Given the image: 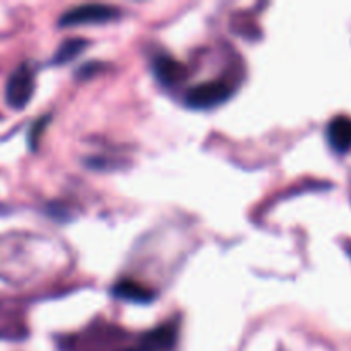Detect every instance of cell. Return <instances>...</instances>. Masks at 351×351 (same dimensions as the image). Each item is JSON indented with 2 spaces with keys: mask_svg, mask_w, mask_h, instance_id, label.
Wrapping results in <instances>:
<instances>
[{
  "mask_svg": "<svg viewBox=\"0 0 351 351\" xmlns=\"http://www.w3.org/2000/svg\"><path fill=\"white\" fill-rule=\"evenodd\" d=\"M34 93V71L23 64L10 74L5 84V101L10 108L23 110Z\"/></svg>",
  "mask_w": 351,
  "mask_h": 351,
  "instance_id": "3957f363",
  "label": "cell"
},
{
  "mask_svg": "<svg viewBox=\"0 0 351 351\" xmlns=\"http://www.w3.org/2000/svg\"><path fill=\"white\" fill-rule=\"evenodd\" d=\"M96 67H101V64H86V65H82L81 71H79V75H81L82 79H84V77H91V75L96 72L95 71Z\"/></svg>",
  "mask_w": 351,
  "mask_h": 351,
  "instance_id": "30bf717a",
  "label": "cell"
},
{
  "mask_svg": "<svg viewBox=\"0 0 351 351\" xmlns=\"http://www.w3.org/2000/svg\"><path fill=\"white\" fill-rule=\"evenodd\" d=\"M232 88L223 81H208L194 86L185 95V105L192 110H211L228 101Z\"/></svg>",
  "mask_w": 351,
  "mask_h": 351,
  "instance_id": "6da1fadb",
  "label": "cell"
},
{
  "mask_svg": "<svg viewBox=\"0 0 351 351\" xmlns=\"http://www.w3.org/2000/svg\"><path fill=\"white\" fill-rule=\"evenodd\" d=\"M112 293L115 298L132 302V304H153L156 298V293L153 290L134 280L117 281L112 288Z\"/></svg>",
  "mask_w": 351,
  "mask_h": 351,
  "instance_id": "52a82bcc",
  "label": "cell"
},
{
  "mask_svg": "<svg viewBox=\"0 0 351 351\" xmlns=\"http://www.w3.org/2000/svg\"><path fill=\"white\" fill-rule=\"evenodd\" d=\"M89 47V41L84 40V38H71V40H65L60 47L57 48L53 55V64L62 65L67 64V62L74 60L77 55H81L86 48Z\"/></svg>",
  "mask_w": 351,
  "mask_h": 351,
  "instance_id": "ba28073f",
  "label": "cell"
},
{
  "mask_svg": "<svg viewBox=\"0 0 351 351\" xmlns=\"http://www.w3.org/2000/svg\"><path fill=\"white\" fill-rule=\"evenodd\" d=\"M120 10L113 5L105 3H84L69 9L58 19V26H77V24H103L117 19Z\"/></svg>",
  "mask_w": 351,
  "mask_h": 351,
  "instance_id": "7a4b0ae2",
  "label": "cell"
},
{
  "mask_svg": "<svg viewBox=\"0 0 351 351\" xmlns=\"http://www.w3.org/2000/svg\"><path fill=\"white\" fill-rule=\"evenodd\" d=\"M175 343H177V328L165 324L146 332L137 346L120 351H171L175 348Z\"/></svg>",
  "mask_w": 351,
  "mask_h": 351,
  "instance_id": "277c9868",
  "label": "cell"
},
{
  "mask_svg": "<svg viewBox=\"0 0 351 351\" xmlns=\"http://www.w3.org/2000/svg\"><path fill=\"white\" fill-rule=\"evenodd\" d=\"M348 254H350V257H351V247L348 249Z\"/></svg>",
  "mask_w": 351,
  "mask_h": 351,
  "instance_id": "8fae6325",
  "label": "cell"
},
{
  "mask_svg": "<svg viewBox=\"0 0 351 351\" xmlns=\"http://www.w3.org/2000/svg\"><path fill=\"white\" fill-rule=\"evenodd\" d=\"M48 120H50V115L43 117V119H40L38 122H34L33 129L29 130V147L31 149H36V144H38V141H40L41 132H43L45 127H47Z\"/></svg>",
  "mask_w": 351,
  "mask_h": 351,
  "instance_id": "9c48e42d",
  "label": "cell"
},
{
  "mask_svg": "<svg viewBox=\"0 0 351 351\" xmlns=\"http://www.w3.org/2000/svg\"><path fill=\"white\" fill-rule=\"evenodd\" d=\"M151 69H153V74L158 79V82L167 86V88L180 84L187 77L185 65L182 62L175 60V58L168 57V55H158L153 64H151Z\"/></svg>",
  "mask_w": 351,
  "mask_h": 351,
  "instance_id": "5b68a950",
  "label": "cell"
},
{
  "mask_svg": "<svg viewBox=\"0 0 351 351\" xmlns=\"http://www.w3.org/2000/svg\"><path fill=\"white\" fill-rule=\"evenodd\" d=\"M326 137L331 149L338 154H345L351 149V119L339 115L329 122Z\"/></svg>",
  "mask_w": 351,
  "mask_h": 351,
  "instance_id": "8992f818",
  "label": "cell"
}]
</instances>
